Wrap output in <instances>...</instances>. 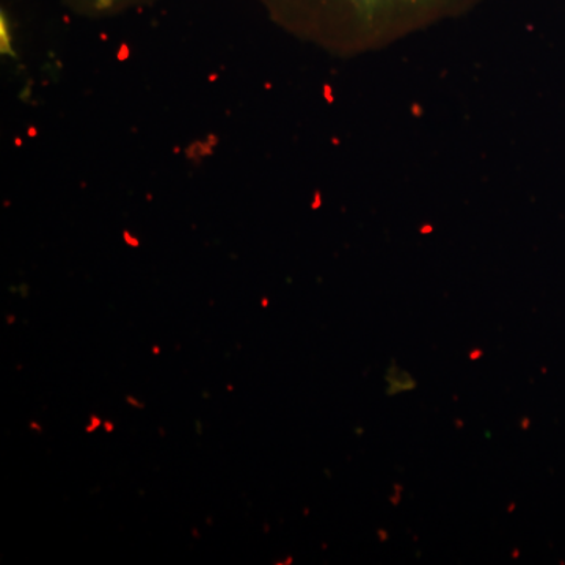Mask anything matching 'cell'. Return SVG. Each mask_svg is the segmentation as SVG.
Returning <instances> with one entry per match:
<instances>
[{"label": "cell", "mask_w": 565, "mask_h": 565, "mask_svg": "<svg viewBox=\"0 0 565 565\" xmlns=\"http://www.w3.org/2000/svg\"><path fill=\"white\" fill-rule=\"evenodd\" d=\"M286 31L333 51H359L459 17L479 0H256Z\"/></svg>", "instance_id": "obj_1"}, {"label": "cell", "mask_w": 565, "mask_h": 565, "mask_svg": "<svg viewBox=\"0 0 565 565\" xmlns=\"http://www.w3.org/2000/svg\"><path fill=\"white\" fill-rule=\"evenodd\" d=\"M74 13L85 18H110L125 11L139 9L154 0H63Z\"/></svg>", "instance_id": "obj_2"}, {"label": "cell", "mask_w": 565, "mask_h": 565, "mask_svg": "<svg viewBox=\"0 0 565 565\" xmlns=\"http://www.w3.org/2000/svg\"><path fill=\"white\" fill-rule=\"evenodd\" d=\"M99 424H102V422H99V418H96V416H93L92 418V427H88V433H90V430L93 429H96V427L99 426Z\"/></svg>", "instance_id": "obj_3"}, {"label": "cell", "mask_w": 565, "mask_h": 565, "mask_svg": "<svg viewBox=\"0 0 565 565\" xmlns=\"http://www.w3.org/2000/svg\"><path fill=\"white\" fill-rule=\"evenodd\" d=\"M481 351H476V352H471L470 353V356H471V360H478V356L481 355Z\"/></svg>", "instance_id": "obj_4"}, {"label": "cell", "mask_w": 565, "mask_h": 565, "mask_svg": "<svg viewBox=\"0 0 565 565\" xmlns=\"http://www.w3.org/2000/svg\"><path fill=\"white\" fill-rule=\"evenodd\" d=\"M106 429L111 430V429H114V426H111V424H107V423H106Z\"/></svg>", "instance_id": "obj_5"}]
</instances>
